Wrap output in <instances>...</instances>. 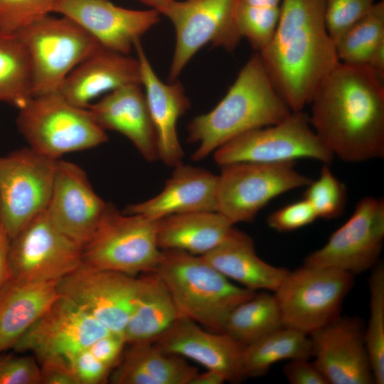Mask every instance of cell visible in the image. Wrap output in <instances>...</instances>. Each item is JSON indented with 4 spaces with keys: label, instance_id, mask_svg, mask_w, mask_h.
Masks as SVG:
<instances>
[{
    "label": "cell",
    "instance_id": "6da1fadb",
    "mask_svg": "<svg viewBox=\"0 0 384 384\" xmlns=\"http://www.w3.org/2000/svg\"><path fill=\"white\" fill-rule=\"evenodd\" d=\"M383 80L366 65L340 62L318 86L309 119L334 156L348 162L383 157Z\"/></svg>",
    "mask_w": 384,
    "mask_h": 384
},
{
    "label": "cell",
    "instance_id": "7a4b0ae2",
    "mask_svg": "<svg viewBox=\"0 0 384 384\" xmlns=\"http://www.w3.org/2000/svg\"><path fill=\"white\" fill-rule=\"evenodd\" d=\"M325 0H282L269 43L259 53L292 112L310 103L322 80L340 63L325 23Z\"/></svg>",
    "mask_w": 384,
    "mask_h": 384
},
{
    "label": "cell",
    "instance_id": "3957f363",
    "mask_svg": "<svg viewBox=\"0 0 384 384\" xmlns=\"http://www.w3.org/2000/svg\"><path fill=\"white\" fill-rule=\"evenodd\" d=\"M292 112L256 52L221 101L188 124V142L198 144L191 159L201 161L235 137L278 124Z\"/></svg>",
    "mask_w": 384,
    "mask_h": 384
},
{
    "label": "cell",
    "instance_id": "277c9868",
    "mask_svg": "<svg viewBox=\"0 0 384 384\" xmlns=\"http://www.w3.org/2000/svg\"><path fill=\"white\" fill-rule=\"evenodd\" d=\"M166 286L180 317L223 332L230 313L256 292L235 284L201 255L161 251L154 270Z\"/></svg>",
    "mask_w": 384,
    "mask_h": 384
},
{
    "label": "cell",
    "instance_id": "5b68a950",
    "mask_svg": "<svg viewBox=\"0 0 384 384\" xmlns=\"http://www.w3.org/2000/svg\"><path fill=\"white\" fill-rule=\"evenodd\" d=\"M16 126L29 147L55 160L108 139L87 109L71 105L57 92L33 97L18 110Z\"/></svg>",
    "mask_w": 384,
    "mask_h": 384
},
{
    "label": "cell",
    "instance_id": "8992f818",
    "mask_svg": "<svg viewBox=\"0 0 384 384\" xmlns=\"http://www.w3.org/2000/svg\"><path fill=\"white\" fill-rule=\"evenodd\" d=\"M157 222L140 214L120 212L107 203L82 247V262L134 277L154 272L161 251L156 240Z\"/></svg>",
    "mask_w": 384,
    "mask_h": 384
},
{
    "label": "cell",
    "instance_id": "52a82bcc",
    "mask_svg": "<svg viewBox=\"0 0 384 384\" xmlns=\"http://www.w3.org/2000/svg\"><path fill=\"white\" fill-rule=\"evenodd\" d=\"M353 274L304 264L287 273L274 292L283 326L309 334L338 316Z\"/></svg>",
    "mask_w": 384,
    "mask_h": 384
},
{
    "label": "cell",
    "instance_id": "ba28073f",
    "mask_svg": "<svg viewBox=\"0 0 384 384\" xmlns=\"http://www.w3.org/2000/svg\"><path fill=\"white\" fill-rule=\"evenodd\" d=\"M27 48L33 97L55 93L65 77L100 44L68 17L48 15L18 31Z\"/></svg>",
    "mask_w": 384,
    "mask_h": 384
},
{
    "label": "cell",
    "instance_id": "9c48e42d",
    "mask_svg": "<svg viewBox=\"0 0 384 384\" xmlns=\"http://www.w3.org/2000/svg\"><path fill=\"white\" fill-rule=\"evenodd\" d=\"M294 166L295 161L221 166L216 186V211L233 225L253 220L271 200L311 181Z\"/></svg>",
    "mask_w": 384,
    "mask_h": 384
},
{
    "label": "cell",
    "instance_id": "30bf717a",
    "mask_svg": "<svg viewBox=\"0 0 384 384\" xmlns=\"http://www.w3.org/2000/svg\"><path fill=\"white\" fill-rule=\"evenodd\" d=\"M333 154L312 129L309 117L292 112L281 122L255 129L228 141L214 151L223 166L236 162L278 163L311 159L330 164Z\"/></svg>",
    "mask_w": 384,
    "mask_h": 384
},
{
    "label": "cell",
    "instance_id": "8fae6325",
    "mask_svg": "<svg viewBox=\"0 0 384 384\" xmlns=\"http://www.w3.org/2000/svg\"><path fill=\"white\" fill-rule=\"evenodd\" d=\"M238 1H171L161 14L176 32L169 82L176 80L195 54L208 43L228 51L236 48L242 38L236 20Z\"/></svg>",
    "mask_w": 384,
    "mask_h": 384
},
{
    "label": "cell",
    "instance_id": "7c38bea8",
    "mask_svg": "<svg viewBox=\"0 0 384 384\" xmlns=\"http://www.w3.org/2000/svg\"><path fill=\"white\" fill-rule=\"evenodd\" d=\"M57 161L29 146L0 156V224L10 239L46 209Z\"/></svg>",
    "mask_w": 384,
    "mask_h": 384
},
{
    "label": "cell",
    "instance_id": "4fadbf2b",
    "mask_svg": "<svg viewBox=\"0 0 384 384\" xmlns=\"http://www.w3.org/2000/svg\"><path fill=\"white\" fill-rule=\"evenodd\" d=\"M82 263V246L61 232L45 210L10 240L9 277L59 281Z\"/></svg>",
    "mask_w": 384,
    "mask_h": 384
},
{
    "label": "cell",
    "instance_id": "5bb4252c",
    "mask_svg": "<svg viewBox=\"0 0 384 384\" xmlns=\"http://www.w3.org/2000/svg\"><path fill=\"white\" fill-rule=\"evenodd\" d=\"M384 241V200L361 198L350 218L329 237L304 264L337 268L360 274L376 264Z\"/></svg>",
    "mask_w": 384,
    "mask_h": 384
},
{
    "label": "cell",
    "instance_id": "9a60e30c",
    "mask_svg": "<svg viewBox=\"0 0 384 384\" xmlns=\"http://www.w3.org/2000/svg\"><path fill=\"white\" fill-rule=\"evenodd\" d=\"M139 277L82 263L58 281V289L110 332L123 335L134 307Z\"/></svg>",
    "mask_w": 384,
    "mask_h": 384
},
{
    "label": "cell",
    "instance_id": "2e32d148",
    "mask_svg": "<svg viewBox=\"0 0 384 384\" xmlns=\"http://www.w3.org/2000/svg\"><path fill=\"white\" fill-rule=\"evenodd\" d=\"M110 332L83 308L60 294L12 349L21 353L31 352L40 361L87 348Z\"/></svg>",
    "mask_w": 384,
    "mask_h": 384
},
{
    "label": "cell",
    "instance_id": "e0dca14e",
    "mask_svg": "<svg viewBox=\"0 0 384 384\" xmlns=\"http://www.w3.org/2000/svg\"><path fill=\"white\" fill-rule=\"evenodd\" d=\"M309 336L314 362L329 384L375 383L359 319L338 316Z\"/></svg>",
    "mask_w": 384,
    "mask_h": 384
},
{
    "label": "cell",
    "instance_id": "ac0fdd59",
    "mask_svg": "<svg viewBox=\"0 0 384 384\" xmlns=\"http://www.w3.org/2000/svg\"><path fill=\"white\" fill-rule=\"evenodd\" d=\"M78 165L58 159L45 212L64 234L82 245L89 240L107 207Z\"/></svg>",
    "mask_w": 384,
    "mask_h": 384
},
{
    "label": "cell",
    "instance_id": "d6986e66",
    "mask_svg": "<svg viewBox=\"0 0 384 384\" xmlns=\"http://www.w3.org/2000/svg\"><path fill=\"white\" fill-rule=\"evenodd\" d=\"M54 12L73 20L102 46L128 55L161 15L152 9H125L110 0H60Z\"/></svg>",
    "mask_w": 384,
    "mask_h": 384
},
{
    "label": "cell",
    "instance_id": "ffe728a7",
    "mask_svg": "<svg viewBox=\"0 0 384 384\" xmlns=\"http://www.w3.org/2000/svg\"><path fill=\"white\" fill-rule=\"evenodd\" d=\"M152 342L166 353L220 373L225 381L236 383L245 378L244 345L224 332L206 331L193 321L180 317Z\"/></svg>",
    "mask_w": 384,
    "mask_h": 384
},
{
    "label": "cell",
    "instance_id": "44dd1931",
    "mask_svg": "<svg viewBox=\"0 0 384 384\" xmlns=\"http://www.w3.org/2000/svg\"><path fill=\"white\" fill-rule=\"evenodd\" d=\"M140 65L142 85L144 88L149 112L156 136L158 159L175 167L182 164L184 152L180 144L177 123L191 107L182 84L177 80L164 82L156 74L141 43L134 45Z\"/></svg>",
    "mask_w": 384,
    "mask_h": 384
},
{
    "label": "cell",
    "instance_id": "7402d4cb",
    "mask_svg": "<svg viewBox=\"0 0 384 384\" xmlns=\"http://www.w3.org/2000/svg\"><path fill=\"white\" fill-rule=\"evenodd\" d=\"M130 84H142L137 58L98 46L64 79L57 93L87 109L97 97Z\"/></svg>",
    "mask_w": 384,
    "mask_h": 384
},
{
    "label": "cell",
    "instance_id": "603a6c76",
    "mask_svg": "<svg viewBox=\"0 0 384 384\" xmlns=\"http://www.w3.org/2000/svg\"><path fill=\"white\" fill-rule=\"evenodd\" d=\"M87 110L102 129L125 136L146 161L158 159L156 132L142 84L108 92Z\"/></svg>",
    "mask_w": 384,
    "mask_h": 384
},
{
    "label": "cell",
    "instance_id": "cb8c5ba5",
    "mask_svg": "<svg viewBox=\"0 0 384 384\" xmlns=\"http://www.w3.org/2000/svg\"><path fill=\"white\" fill-rule=\"evenodd\" d=\"M218 176L185 165L175 166L163 190L145 201L128 205L122 211L158 220L164 217L199 211H216Z\"/></svg>",
    "mask_w": 384,
    "mask_h": 384
},
{
    "label": "cell",
    "instance_id": "d4e9b609",
    "mask_svg": "<svg viewBox=\"0 0 384 384\" xmlns=\"http://www.w3.org/2000/svg\"><path fill=\"white\" fill-rule=\"evenodd\" d=\"M58 283L8 277L0 289V353L12 348L57 299Z\"/></svg>",
    "mask_w": 384,
    "mask_h": 384
},
{
    "label": "cell",
    "instance_id": "484cf974",
    "mask_svg": "<svg viewBox=\"0 0 384 384\" xmlns=\"http://www.w3.org/2000/svg\"><path fill=\"white\" fill-rule=\"evenodd\" d=\"M201 256L227 278L253 292H274L289 272L262 260L252 239L234 227L220 244Z\"/></svg>",
    "mask_w": 384,
    "mask_h": 384
},
{
    "label": "cell",
    "instance_id": "4316f807",
    "mask_svg": "<svg viewBox=\"0 0 384 384\" xmlns=\"http://www.w3.org/2000/svg\"><path fill=\"white\" fill-rule=\"evenodd\" d=\"M112 370L113 384H191L198 373L183 357L166 353L152 341L130 343Z\"/></svg>",
    "mask_w": 384,
    "mask_h": 384
},
{
    "label": "cell",
    "instance_id": "83f0119b",
    "mask_svg": "<svg viewBox=\"0 0 384 384\" xmlns=\"http://www.w3.org/2000/svg\"><path fill=\"white\" fill-rule=\"evenodd\" d=\"M233 227L217 211L174 214L158 220L157 244L161 250H177L201 256L220 244Z\"/></svg>",
    "mask_w": 384,
    "mask_h": 384
},
{
    "label": "cell",
    "instance_id": "f1b7e54d",
    "mask_svg": "<svg viewBox=\"0 0 384 384\" xmlns=\"http://www.w3.org/2000/svg\"><path fill=\"white\" fill-rule=\"evenodd\" d=\"M180 318L175 303L156 272L139 277L137 298L123 336L127 344L153 341Z\"/></svg>",
    "mask_w": 384,
    "mask_h": 384
},
{
    "label": "cell",
    "instance_id": "f546056e",
    "mask_svg": "<svg viewBox=\"0 0 384 384\" xmlns=\"http://www.w3.org/2000/svg\"><path fill=\"white\" fill-rule=\"evenodd\" d=\"M341 63L366 65L384 77V1L370 11L335 44Z\"/></svg>",
    "mask_w": 384,
    "mask_h": 384
},
{
    "label": "cell",
    "instance_id": "4dcf8cb0",
    "mask_svg": "<svg viewBox=\"0 0 384 384\" xmlns=\"http://www.w3.org/2000/svg\"><path fill=\"white\" fill-rule=\"evenodd\" d=\"M313 348L309 334L282 326L244 346L242 366L245 378L265 375L275 363L284 360L309 359Z\"/></svg>",
    "mask_w": 384,
    "mask_h": 384
},
{
    "label": "cell",
    "instance_id": "1f68e13d",
    "mask_svg": "<svg viewBox=\"0 0 384 384\" xmlns=\"http://www.w3.org/2000/svg\"><path fill=\"white\" fill-rule=\"evenodd\" d=\"M283 326L274 294L257 292L238 305L228 315L223 332L244 346Z\"/></svg>",
    "mask_w": 384,
    "mask_h": 384
},
{
    "label": "cell",
    "instance_id": "d6a6232c",
    "mask_svg": "<svg viewBox=\"0 0 384 384\" xmlns=\"http://www.w3.org/2000/svg\"><path fill=\"white\" fill-rule=\"evenodd\" d=\"M33 97L32 68L26 47L16 34L0 32V102L19 110Z\"/></svg>",
    "mask_w": 384,
    "mask_h": 384
},
{
    "label": "cell",
    "instance_id": "836d02e7",
    "mask_svg": "<svg viewBox=\"0 0 384 384\" xmlns=\"http://www.w3.org/2000/svg\"><path fill=\"white\" fill-rule=\"evenodd\" d=\"M370 314L364 339L376 384L384 383V266L373 269L368 281Z\"/></svg>",
    "mask_w": 384,
    "mask_h": 384
},
{
    "label": "cell",
    "instance_id": "e575fe53",
    "mask_svg": "<svg viewBox=\"0 0 384 384\" xmlns=\"http://www.w3.org/2000/svg\"><path fill=\"white\" fill-rule=\"evenodd\" d=\"M282 0H238L237 24L242 38H245L256 52L270 41L280 16Z\"/></svg>",
    "mask_w": 384,
    "mask_h": 384
},
{
    "label": "cell",
    "instance_id": "d590c367",
    "mask_svg": "<svg viewBox=\"0 0 384 384\" xmlns=\"http://www.w3.org/2000/svg\"><path fill=\"white\" fill-rule=\"evenodd\" d=\"M304 199L313 207L317 218L331 219L341 215L346 205L345 185L324 164L319 177L306 186Z\"/></svg>",
    "mask_w": 384,
    "mask_h": 384
},
{
    "label": "cell",
    "instance_id": "8d00e7d4",
    "mask_svg": "<svg viewBox=\"0 0 384 384\" xmlns=\"http://www.w3.org/2000/svg\"><path fill=\"white\" fill-rule=\"evenodd\" d=\"M60 0H0V32L18 31L54 12Z\"/></svg>",
    "mask_w": 384,
    "mask_h": 384
},
{
    "label": "cell",
    "instance_id": "74e56055",
    "mask_svg": "<svg viewBox=\"0 0 384 384\" xmlns=\"http://www.w3.org/2000/svg\"><path fill=\"white\" fill-rule=\"evenodd\" d=\"M375 4L374 0H325L326 26L334 44L363 18Z\"/></svg>",
    "mask_w": 384,
    "mask_h": 384
},
{
    "label": "cell",
    "instance_id": "f35d334b",
    "mask_svg": "<svg viewBox=\"0 0 384 384\" xmlns=\"http://www.w3.org/2000/svg\"><path fill=\"white\" fill-rule=\"evenodd\" d=\"M40 383V366L34 358L0 353V384Z\"/></svg>",
    "mask_w": 384,
    "mask_h": 384
},
{
    "label": "cell",
    "instance_id": "ab89813d",
    "mask_svg": "<svg viewBox=\"0 0 384 384\" xmlns=\"http://www.w3.org/2000/svg\"><path fill=\"white\" fill-rule=\"evenodd\" d=\"M316 218L311 205L303 199L272 212L268 215L267 223L278 232H289L306 226Z\"/></svg>",
    "mask_w": 384,
    "mask_h": 384
},
{
    "label": "cell",
    "instance_id": "60d3db41",
    "mask_svg": "<svg viewBox=\"0 0 384 384\" xmlns=\"http://www.w3.org/2000/svg\"><path fill=\"white\" fill-rule=\"evenodd\" d=\"M77 384H101L109 380L112 368L85 348L65 356Z\"/></svg>",
    "mask_w": 384,
    "mask_h": 384
},
{
    "label": "cell",
    "instance_id": "b9f144b4",
    "mask_svg": "<svg viewBox=\"0 0 384 384\" xmlns=\"http://www.w3.org/2000/svg\"><path fill=\"white\" fill-rule=\"evenodd\" d=\"M126 344L122 334L110 332L87 348L97 359L113 369L120 361Z\"/></svg>",
    "mask_w": 384,
    "mask_h": 384
},
{
    "label": "cell",
    "instance_id": "7bdbcfd3",
    "mask_svg": "<svg viewBox=\"0 0 384 384\" xmlns=\"http://www.w3.org/2000/svg\"><path fill=\"white\" fill-rule=\"evenodd\" d=\"M41 383L77 384L65 356H53L40 361Z\"/></svg>",
    "mask_w": 384,
    "mask_h": 384
},
{
    "label": "cell",
    "instance_id": "ee69618b",
    "mask_svg": "<svg viewBox=\"0 0 384 384\" xmlns=\"http://www.w3.org/2000/svg\"><path fill=\"white\" fill-rule=\"evenodd\" d=\"M282 370L291 384H329L315 363L306 358L290 360Z\"/></svg>",
    "mask_w": 384,
    "mask_h": 384
},
{
    "label": "cell",
    "instance_id": "f6af8a7d",
    "mask_svg": "<svg viewBox=\"0 0 384 384\" xmlns=\"http://www.w3.org/2000/svg\"><path fill=\"white\" fill-rule=\"evenodd\" d=\"M10 240L8 234L0 224V289L9 277V251Z\"/></svg>",
    "mask_w": 384,
    "mask_h": 384
},
{
    "label": "cell",
    "instance_id": "bcb514c9",
    "mask_svg": "<svg viewBox=\"0 0 384 384\" xmlns=\"http://www.w3.org/2000/svg\"><path fill=\"white\" fill-rule=\"evenodd\" d=\"M225 381V378L219 373L207 370L195 375L191 382V384H222Z\"/></svg>",
    "mask_w": 384,
    "mask_h": 384
},
{
    "label": "cell",
    "instance_id": "7dc6e473",
    "mask_svg": "<svg viewBox=\"0 0 384 384\" xmlns=\"http://www.w3.org/2000/svg\"><path fill=\"white\" fill-rule=\"evenodd\" d=\"M161 14L171 0H138Z\"/></svg>",
    "mask_w": 384,
    "mask_h": 384
}]
</instances>
